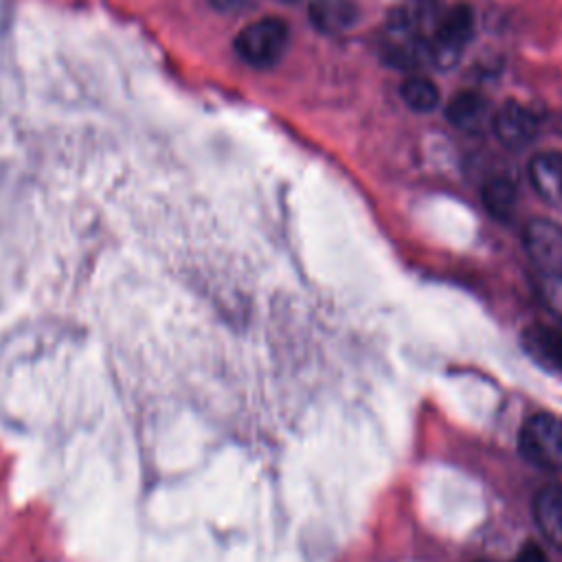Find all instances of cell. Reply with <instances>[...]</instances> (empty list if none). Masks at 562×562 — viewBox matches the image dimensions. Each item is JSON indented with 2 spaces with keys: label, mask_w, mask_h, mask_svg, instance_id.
Returning a JSON list of instances; mask_svg holds the SVG:
<instances>
[{
  "label": "cell",
  "mask_w": 562,
  "mask_h": 562,
  "mask_svg": "<svg viewBox=\"0 0 562 562\" xmlns=\"http://www.w3.org/2000/svg\"><path fill=\"white\" fill-rule=\"evenodd\" d=\"M288 44H290V29L285 20L277 15H266L246 24L237 33L233 48L237 57L250 68L268 70L283 59Z\"/></svg>",
  "instance_id": "obj_1"
},
{
  "label": "cell",
  "mask_w": 562,
  "mask_h": 562,
  "mask_svg": "<svg viewBox=\"0 0 562 562\" xmlns=\"http://www.w3.org/2000/svg\"><path fill=\"white\" fill-rule=\"evenodd\" d=\"M474 35V11L468 4H454L439 13L428 33V61L441 70L452 68Z\"/></svg>",
  "instance_id": "obj_2"
},
{
  "label": "cell",
  "mask_w": 562,
  "mask_h": 562,
  "mask_svg": "<svg viewBox=\"0 0 562 562\" xmlns=\"http://www.w3.org/2000/svg\"><path fill=\"white\" fill-rule=\"evenodd\" d=\"M518 448L529 463L562 472V419L551 413L531 415L518 432Z\"/></svg>",
  "instance_id": "obj_3"
},
{
  "label": "cell",
  "mask_w": 562,
  "mask_h": 562,
  "mask_svg": "<svg viewBox=\"0 0 562 562\" xmlns=\"http://www.w3.org/2000/svg\"><path fill=\"white\" fill-rule=\"evenodd\" d=\"M525 252L536 281L562 277V226L547 217L529 220L522 231Z\"/></svg>",
  "instance_id": "obj_4"
},
{
  "label": "cell",
  "mask_w": 562,
  "mask_h": 562,
  "mask_svg": "<svg viewBox=\"0 0 562 562\" xmlns=\"http://www.w3.org/2000/svg\"><path fill=\"white\" fill-rule=\"evenodd\" d=\"M490 125L505 147L522 149L536 138L540 130V114L533 108L509 99L492 114Z\"/></svg>",
  "instance_id": "obj_5"
},
{
  "label": "cell",
  "mask_w": 562,
  "mask_h": 562,
  "mask_svg": "<svg viewBox=\"0 0 562 562\" xmlns=\"http://www.w3.org/2000/svg\"><path fill=\"white\" fill-rule=\"evenodd\" d=\"M529 182L551 206H562V154L540 151L529 160Z\"/></svg>",
  "instance_id": "obj_6"
},
{
  "label": "cell",
  "mask_w": 562,
  "mask_h": 562,
  "mask_svg": "<svg viewBox=\"0 0 562 562\" xmlns=\"http://www.w3.org/2000/svg\"><path fill=\"white\" fill-rule=\"evenodd\" d=\"M307 15L316 31L338 35L349 31L360 20V9L353 0H312Z\"/></svg>",
  "instance_id": "obj_7"
},
{
  "label": "cell",
  "mask_w": 562,
  "mask_h": 562,
  "mask_svg": "<svg viewBox=\"0 0 562 562\" xmlns=\"http://www.w3.org/2000/svg\"><path fill=\"white\" fill-rule=\"evenodd\" d=\"M533 520L544 540L562 551V485H544L536 494Z\"/></svg>",
  "instance_id": "obj_8"
},
{
  "label": "cell",
  "mask_w": 562,
  "mask_h": 562,
  "mask_svg": "<svg viewBox=\"0 0 562 562\" xmlns=\"http://www.w3.org/2000/svg\"><path fill=\"white\" fill-rule=\"evenodd\" d=\"M443 114L457 130L481 132L483 125L487 123L490 112H487V101H485L483 94L472 92V90H463V92H457L448 101Z\"/></svg>",
  "instance_id": "obj_9"
},
{
  "label": "cell",
  "mask_w": 562,
  "mask_h": 562,
  "mask_svg": "<svg viewBox=\"0 0 562 562\" xmlns=\"http://www.w3.org/2000/svg\"><path fill=\"white\" fill-rule=\"evenodd\" d=\"M525 347L529 353L562 373V323L560 325H536L525 331Z\"/></svg>",
  "instance_id": "obj_10"
},
{
  "label": "cell",
  "mask_w": 562,
  "mask_h": 562,
  "mask_svg": "<svg viewBox=\"0 0 562 562\" xmlns=\"http://www.w3.org/2000/svg\"><path fill=\"white\" fill-rule=\"evenodd\" d=\"M400 97L413 112H432L439 105V88L424 75H411L400 86Z\"/></svg>",
  "instance_id": "obj_11"
},
{
  "label": "cell",
  "mask_w": 562,
  "mask_h": 562,
  "mask_svg": "<svg viewBox=\"0 0 562 562\" xmlns=\"http://www.w3.org/2000/svg\"><path fill=\"white\" fill-rule=\"evenodd\" d=\"M481 200L485 209L496 217H509L518 202V189L509 178H490L481 189Z\"/></svg>",
  "instance_id": "obj_12"
},
{
  "label": "cell",
  "mask_w": 562,
  "mask_h": 562,
  "mask_svg": "<svg viewBox=\"0 0 562 562\" xmlns=\"http://www.w3.org/2000/svg\"><path fill=\"white\" fill-rule=\"evenodd\" d=\"M222 13H241L250 9L257 0H209Z\"/></svg>",
  "instance_id": "obj_13"
},
{
  "label": "cell",
  "mask_w": 562,
  "mask_h": 562,
  "mask_svg": "<svg viewBox=\"0 0 562 562\" xmlns=\"http://www.w3.org/2000/svg\"><path fill=\"white\" fill-rule=\"evenodd\" d=\"M516 562H549V558H547V553L536 542H527L518 551Z\"/></svg>",
  "instance_id": "obj_14"
},
{
  "label": "cell",
  "mask_w": 562,
  "mask_h": 562,
  "mask_svg": "<svg viewBox=\"0 0 562 562\" xmlns=\"http://www.w3.org/2000/svg\"><path fill=\"white\" fill-rule=\"evenodd\" d=\"M285 2H296V0H285Z\"/></svg>",
  "instance_id": "obj_15"
},
{
  "label": "cell",
  "mask_w": 562,
  "mask_h": 562,
  "mask_svg": "<svg viewBox=\"0 0 562 562\" xmlns=\"http://www.w3.org/2000/svg\"><path fill=\"white\" fill-rule=\"evenodd\" d=\"M481 562H490V560H481Z\"/></svg>",
  "instance_id": "obj_16"
}]
</instances>
